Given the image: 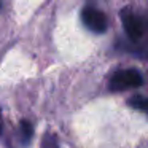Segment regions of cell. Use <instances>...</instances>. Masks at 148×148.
Instances as JSON below:
<instances>
[{"label":"cell","mask_w":148,"mask_h":148,"mask_svg":"<svg viewBox=\"0 0 148 148\" xmlns=\"http://www.w3.org/2000/svg\"><path fill=\"white\" fill-rule=\"evenodd\" d=\"M143 83L140 72L135 69H126V70H118L110 78V89L112 91H126L132 88H138Z\"/></svg>","instance_id":"1"},{"label":"cell","mask_w":148,"mask_h":148,"mask_svg":"<svg viewBox=\"0 0 148 148\" xmlns=\"http://www.w3.org/2000/svg\"><path fill=\"white\" fill-rule=\"evenodd\" d=\"M119 16H121L123 26H124V30H126V34H127L131 42H138V40L143 38L145 29H147V24H145L143 18L135 14L134 11H131L129 8H124V10L119 13Z\"/></svg>","instance_id":"2"},{"label":"cell","mask_w":148,"mask_h":148,"mask_svg":"<svg viewBox=\"0 0 148 148\" xmlns=\"http://www.w3.org/2000/svg\"><path fill=\"white\" fill-rule=\"evenodd\" d=\"M81 19L91 32L96 34H103L107 30V26H108L107 16L94 7H84L83 11H81Z\"/></svg>","instance_id":"3"},{"label":"cell","mask_w":148,"mask_h":148,"mask_svg":"<svg viewBox=\"0 0 148 148\" xmlns=\"http://www.w3.org/2000/svg\"><path fill=\"white\" fill-rule=\"evenodd\" d=\"M129 105L135 110H140V112L147 113L148 115V99L147 97H142V96H134L129 99Z\"/></svg>","instance_id":"4"},{"label":"cell","mask_w":148,"mask_h":148,"mask_svg":"<svg viewBox=\"0 0 148 148\" xmlns=\"http://www.w3.org/2000/svg\"><path fill=\"white\" fill-rule=\"evenodd\" d=\"M21 140H23V143H27V142L32 138V134H34V127L32 124H30L29 121H23L21 123Z\"/></svg>","instance_id":"5"},{"label":"cell","mask_w":148,"mask_h":148,"mask_svg":"<svg viewBox=\"0 0 148 148\" xmlns=\"http://www.w3.org/2000/svg\"><path fill=\"white\" fill-rule=\"evenodd\" d=\"M43 148H59L54 135H46L45 140H43Z\"/></svg>","instance_id":"6"},{"label":"cell","mask_w":148,"mask_h":148,"mask_svg":"<svg viewBox=\"0 0 148 148\" xmlns=\"http://www.w3.org/2000/svg\"><path fill=\"white\" fill-rule=\"evenodd\" d=\"M0 132H2V118H0Z\"/></svg>","instance_id":"7"}]
</instances>
